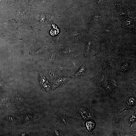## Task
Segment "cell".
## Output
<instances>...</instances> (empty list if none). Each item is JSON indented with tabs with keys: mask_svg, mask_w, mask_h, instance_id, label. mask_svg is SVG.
Here are the masks:
<instances>
[{
	"mask_svg": "<svg viewBox=\"0 0 136 136\" xmlns=\"http://www.w3.org/2000/svg\"><path fill=\"white\" fill-rule=\"evenodd\" d=\"M113 49V47L108 40H103L100 42L98 50L94 56L100 55L104 56L111 52Z\"/></svg>",
	"mask_w": 136,
	"mask_h": 136,
	"instance_id": "52a82bcc",
	"label": "cell"
},
{
	"mask_svg": "<svg viewBox=\"0 0 136 136\" xmlns=\"http://www.w3.org/2000/svg\"><path fill=\"white\" fill-rule=\"evenodd\" d=\"M85 65H83L81 66L77 72L75 74V76L77 77H82L87 75L88 71Z\"/></svg>",
	"mask_w": 136,
	"mask_h": 136,
	"instance_id": "9c48e42d",
	"label": "cell"
},
{
	"mask_svg": "<svg viewBox=\"0 0 136 136\" xmlns=\"http://www.w3.org/2000/svg\"><path fill=\"white\" fill-rule=\"evenodd\" d=\"M8 14L23 31L30 28V12L32 6L25 0L15 3H8Z\"/></svg>",
	"mask_w": 136,
	"mask_h": 136,
	"instance_id": "7a4b0ae2",
	"label": "cell"
},
{
	"mask_svg": "<svg viewBox=\"0 0 136 136\" xmlns=\"http://www.w3.org/2000/svg\"><path fill=\"white\" fill-rule=\"evenodd\" d=\"M9 3H15L24 0H8Z\"/></svg>",
	"mask_w": 136,
	"mask_h": 136,
	"instance_id": "7c38bea8",
	"label": "cell"
},
{
	"mask_svg": "<svg viewBox=\"0 0 136 136\" xmlns=\"http://www.w3.org/2000/svg\"><path fill=\"white\" fill-rule=\"evenodd\" d=\"M26 3L28 4L29 0H25Z\"/></svg>",
	"mask_w": 136,
	"mask_h": 136,
	"instance_id": "4fadbf2b",
	"label": "cell"
},
{
	"mask_svg": "<svg viewBox=\"0 0 136 136\" xmlns=\"http://www.w3.org/2000/svg\"><path fill=\"white\" fill-rule=\"evenodd\" d=\"M52 0H29V5L43 10H51Z\"/></svg>",
	"mask_w": 136,
	"mask_h": 136,
	"instance_id": "8992f818",
	"label": "cell"
},
{
	"mask_svg": "<svg viewBox=\"0 0 136 136\" xmlns=\"http://www.w3.org/2000/svg\"><path fill=\"white\" fill-rule=\"evenodd\" d=\"M108 76V74L106 71L102 69L98 73L92 78V80L96 85L102 86Z\"/></svg>",
	"mask_w": 136,
	"mask_h": 136,
	"instance_id": "ba28073f",
	"label": "cell"
},
{
	"mask_svg": "<svg viewBox=\"0 0 136 136\" xmlns=\"http://www.w3.org/2000/svg\"><path fill=\"white\" fill-rule=\"evenodd\" d=\"M136 55L124 58L116 63L114 74L116 78L125 79L136 77Z\"/></svg>",
	"mask_w": 136,
	"mask_h": 136,
	"instance_id": "3957f363",
	"label": "cell"
},
{
	"mask_svg": "<svg viewBox=\"0 0 136 136\" xmlns=\"http://www.w3.org/2000/svg\"><path fill=\"white\" fill-rule=\"evenodd\" d=\"M135 50L126 47H117L113 48L109 54L116 58L118 61L133 55H136Z\"/></svg>",
	"mask_w": 136,
	"mask_h": 136,
	"instance_id": "277c9868",
	"label": "cell"
},
{
	"mask_svg": "<svg viewBox=\"0 0 136 136\" xmlns=\"http://www.w3.org/2000/svg\"><path fill=\"white\" fill-rule=\"evenodd\" d=\"M6 120L7 121L10 122H13L15 120L14 118L12 116H8L7 117H6Z\"/></svg>",
	"mask_w": 136,
	"mask_h": 136,
	"instance_id": "8fae6325",
	"label": "cell"
},
{
	"mask_svg": "<svg viewBox=\"0 0 136 136\" xmlns=\"http://www.w3.org/2000/svg\"><path fill=\"white\" fill-rule=\"evenodd\" d=\"M118 60L114 57L108 54L104 56L102 63V69L107 72L114 74Z\"/></svg>",
	"mask_w": 136,
	"mask_h": 136,
	"instance_id": "5b68a950",
	"label": "cell"
},
{
	"mask_svg": "<svg viewBox=\"0 0 136 136\" xmlns=\"http://www.w3.org/2000/svg\"><path fill=\"white\" fill-rule=\"evenodd\" d=\"M68 81V80L66 78H62L57 80V83L59 87H62L64 86Z\"/></svg>",
	"mask_w": 136,
	"mask_h": 136,
	"instance_id": "30bf717a",
	"label": "cell"
},
{
	"mask_svg": "<svg viewBox=\"0 0 136 136\" xmlns=\"http://www.w3.org/2000/svg\"><path fill=\"white\" fill-rule=\"evenodd\" d=\"M60 17L52 11L32 7L30 12V28L38 31L49 30L58 25Z\"/></svg>",
	"mask_w": 136,
	"mask_h": 136,
	"instance_id": "6da1fadb",
	"label": "cell"
}]
</instances>
